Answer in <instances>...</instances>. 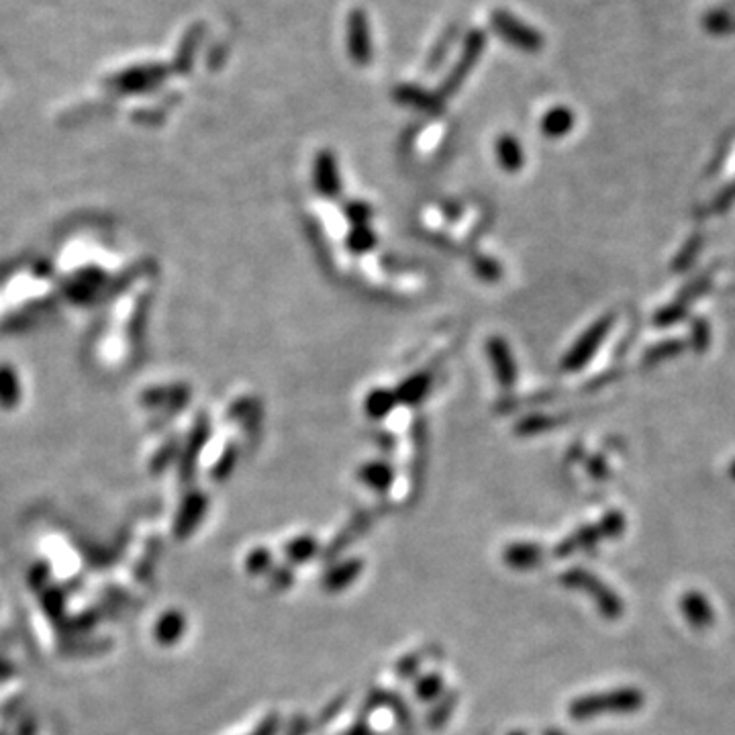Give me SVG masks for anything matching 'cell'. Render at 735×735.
<instances>
[{
    "mask_svg": "<svg viewBox=\"0 0 735 735\" xmlns=\"http://www.w3.org/2000/svg\"><path fill=\"white\" fill-rule=\"evenodd\" d=\"M488 23L490 29L495 31V35L498 39H503L505 43H509L515 50L526 53H537L544 48L542 31L527 25L526 21H521L517 14L511 11L495 9L490 13Z\"/></svg>",
    "mask_w": 735,
    "mask_h": 735,
    "instance_id": "obj_1",
    "label": "cell"
},
{
    "mask_svg": "<svg viewBox=\"0 0 735 735\" xmlns=\"http://www.w3.org/2000/svg\"><path fill=\"white\" fill-rule=\"evenodd\" d=\"M484 48H487V33H484V29H470L464 37V43H462V51H460V58L453 68L450 70V74L445 76V80L440 88V97L442 98H448L451 95H456V92L462 88V84L468 76H470L472 70L479 64Z\"/></svg>",
    "mask_w": 735,
    "mask_h": 735,
    "instance_id": "obj_2",
    "label": "cell"
},
{
    "mask_svg": "<svg viewBox=\"0 0 735 735\" xmlns=\"http://www.w3.org/2000/svg\"><path fill=\"white\" fill-rule=\"evenodd\" d=\"M346 45L348 56L356 66L364 68L372 61L374 48L370 35V21L364 9H351L346 21Z\"/></svg>",
    "mask_w": 735,
    "mask_h": 735,
    "instance_id": "obj_3",
    "label": "cell"
},
{
    "mask_svg": "<svg viewBox=\"0 0 735 735\" xmlns=\"http://www.w3.org/2000/svg\"><path fill=\"white\" fill-rule=\"evenodd\" d=\"M395 100L405 107L415 108L421 113H432L437 115L443 111V103L440 95H432L425 88H421L417 84H398L395 88Z\"/></svg>",
    "mask_w": 735,
    "mask_h": 735,
    "instance_id": "obj_4",
    "label": "cell"
},
{
    "mask_svg": "<svg viewBox=\"0 0 735 735\" xmlns=\"http://www.w3.org/2000/svg\"><path fill=\"white\" fill-rule=\"evenodd\" d=\"M487 349L490 356V364H492V368H495V374H497L500 385L507 388L513 386L515 378H517V368H515L509 346H507L505 340L492 338L487 343Z\"/></svg>",
    "mask_w": 735,
    "mask_h": 735,
    "instance_id": "obj_5",
    "label": "cell"
},
{
    "mask_svg": "<svg viewBox=\"0 0 735 735\" xmlns=\"http://www.w3.org/2000/svg\"><path fill=\"white\" fill-rule=\"evenodd\" d=\"M315 184L321 194L325 197H338L340 192V174L338 162L331 152H321L315 162Z\"/></svg>",
    "mask_w": 735,
    "mask_h": 735,
    "instance_id": "obj_6",
    "label": "cell"
},
{
    "mask_svg": "<svg viewBox=\"0 0 735 735\" xmlns=\"http://www.w3.org/2000/svg\"><path fill=\"white\" fill-rule=\"evenodd\" d=\"M429 386H432V377L429 374H415V377L406 378L401 386L396 388V401H401L405 405H417L425 398L429 393Z\"/></svg>",
    "mask_w": 735,
    "mask_h": 735,
    "instance_id": "obj_7",
    "label": "cell"
},
{
    "mask_svg": "<svg viewBox=\"0 0 735 735\" xmlns=\"http://www.w3.org/2000/svg\"><path fill=\"white\" fill-rule=\"evenodd\" d=\"M497 158L500 168L507 172H517L523 168L521 144L513 135H503L497 142Z\"/></svg>",
    "mask_w": 735,
    "mask_h": 735,
    "instance_id": "obj_8",
    "label": "cell"
},
{
    "mask_svg": "<svg viewBox=\"0 0 735 735\" xmlns=\"http://www.w3.org/2000/svg\"><path fill=\"white\" fill-rule=\"evenodd\" d=\"M460 31H462V25H458V23H456V25H450L448 29H445L442 33V37L437 39L432 53H429V58H427V70H429V72H435V70L442 66V61L448 58V53L453 48V43L458 42Z\"/></svg>",
    "mask_w": 735,
    "mask_h": 735,
    "instance_id": "obj_9",
    "label": "cell"
},
{
    "mask_svg": "<svg viewBox=\"0 0 735 735\" xmlns=\"http://www.w3.org/2000/svg\"><path fill=\"white\" fill-rule=\"evenodd\" d=\"M574 116L564 107H556L552 111H547L542 119V129L547 137H560L572 127Z\"/></svg>",
    "mask_w": 735,
    "mask_h": 735,
    "instance_id": "obj_10",
    "label": "cell"
},
{
    "mask_svg": "<svg viewBox=\"0 0 735 735\" xmlns=\"http://www.w3.org/2000/svg\"><path fill=\"white\" fill-rule=\"evenodd\" d=\"M396 405V395L390 390H374V393L366 398V411L372 419L386 417L393 406Z\"/></svg>",
    "mask_w": 735,
    "mask_h": 735,
    "instance_id": "obj_11",
    "label": "cell"
},
{
    "mask_svg": "<svg viewBox=\"0 0 735 735\" xmlns=\"http://www.w3.org/2000/svg\"><path fill=\"white\" fill-rule=\"evenodd\" d=\"M202 37H205V25H194L189 33H186L184 42H182V50H180V56H178V61H182V70L191 68L192 56H194V51L199 50Z\"/></svg>",
    "mask_w": 735,
    "mask_h": 735,
    "instance_id": "obj_12",
    "label": "cell"
},
{
    "mask_svg": "<svg viewBox=\"0 0 735 735\" xmlns=\"http://www.w3.org/2000/svg\"><path fill=\"white\" fill-rule=\"evenodd\" d=\"M348 244H349L351 252L364 254V252H368V249H372L374 244H377V236H374V233L368 229L366 225H359V227H356L354 231L349 233Z\"/></svg>",
    "mask_w": 735,
    "mask_h": 735,
    "instance_id": "obj_13",
    "label": "cell"
},
{
    "mask_svg": "<svg viewBox=\"0 0 735 735\" xmlns=\"http://www.w3.org/2000/svg\"><path fill=\"white\" fill-rule=\"evenodd\" d=\"M364 480L374 484V487H386L390 480V470L385 464H370L364 470Z\"/></svg>",
    "mask_w": 735,
    "mask_h": 735,
    "instance_id": "obj_14",
    "label": "cell"
},
{
    "mask_svg": "<svg viewBox=\"0 0 735 735\" xmlns=\"http://www.w3.org/2000/svg\"><path fill=\"white\" fill-rule=\"evenodd\" d=\"M346 213L351 221L356 223V227H359V225H366L368 219H370V207L364 205V202H351V205H348Z\"/></svg>",
    "mask_w": 735,
    "mask_h": 735,
    "instance_id": "obj_15",
    "label": "cell"
},
{
    "mask_svg": "<svg viewBox=\"0 0 735 735\" xmlns=\"http://www.w3.org/2000/svg\"><path fill=\"white\" fill-rule=\"evenodd\" d=\"M474 265H476V272H479L484 280H498L500 268L492 260H484L482 257V260H479Z\"/></svg>",
    "mask_w": 735,
    "mask_h": 735,
    "instance_id": "obj_16",
    "label": "cell"
}]
</instances>
